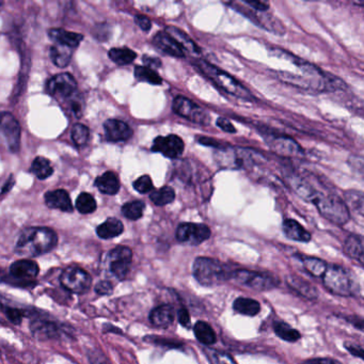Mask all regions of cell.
<instances>
[{"label": "cell", "instance_id": "6da1fadb", "mask_svg": "<svg viewBox=\"0 0 364 364\" xmlns=\"http://www.w3.org/2000/svg\"><path fill=\"white\" fill-rule=\"evenodd\" d=\"M58 242V236L48 228L34 227L24 230L15 245L18 256L34 258L48 254Z\"/></svg>", "mask_w": 364, "mask_h": 364}, {"label": "cell", "instance_id": "7a4b0ae2", "mask_svg": "<svg viewBox=\"0 0 364 364\" xmlns=\"http://www.w3.org/2000/svg\"><path fill=\"white\" fill-rule=\"evenodd\" d=\"M233 271L226 263L207 256L195 259L193 265V278L199 285L207 287L225 285L231 280Z\"/></svg>", "mask_w": 364, "mask_h": 364}, {"label": "cell", "instance_id": "3957f363", "mask_svg": "<svg viewBox=\"0 0 364 364\" xmlns=\"http://www.w3.org/2000/svg\"><path fill=\"white\" fill-rule=\"evenodd\" d=\"M356 278L349 269L341 265L328 264L322 277L323 285L333 295L351 297L357 295L360 290Z\"/></svg>", "mask_w": 364, "mask_h": 364}, {"label": "cell", "instance_id": "277c9868", "mask_svg": "<svg viewBox=\"0 0 364 364\" xmlns=\"http://www.w3.org/2000/svg\"><path fill=\"white\" fill-rule=\"evenodd\" d=\"M195 65L203 75L207 76L220 89L225 90L231 96L242 98V100H252L250 92L226 72L221 71V70L214 67L213 65L204 60L195 61Z\"/></svg>", "mask_w": 364, "mask_h": 364}, {"label": "cell", "instance_id": "5b68a950", "mask_svg": "<svg viewBox=\"0 0 364 364\" xmlns=\"http://www.w3.org/2000/svg\"><path fill=\"white\" fill-rule=\"evenodd\" d=\"M312 203L316 205L323 217L335 225H345L351 218L349 209H347L344 200L337 195L318 193Z\"/></svg>", "mask_w": 364, "mask_h": 364}, {"label": "cell", "instance_id": "8992f818", "mask_svg": "<svg viewBox=\"0 0 364 364\" xmlns=\"http://www.w3.org/2000/svg\"><path fill=\"white\" fill-rule=\"evenodd\" d=\"M230 281L240 287H249L259 292L271 291L280 285L279 280L268 273L248 269H234Z\"/></svg>", "mask_w": 364, "mask_h": 364}, {"label": "cell", "instance_id": "52a82bcc", "mask_svg": "<svg viewBox=\"0 0 364 364\" xmlns=\"http://www.w3.org/2000/svg\"><path fill=\"white\" fill-rule=\"evenodd\" d=\"M60 283L65 290L75 294L87 293L92 285V278L79 267H67L60 275Z\"/></svg>", "mask_w": 364, "mask_h": 364}, {"label": "cell", "instance_id": "ba28073f", "mask_svg": "<svg viewBox=\"0 0 364 364\" xmlns=\"http://www.w3.org/2000/svg\"><path fill=\"white\" fill-rule=\"evenodd\" d=\"M0 143L12 153H16L20 150V123L9 112L0 114Z\"/></svg>", "mask_w": 364, "mask_h": 364}, {"label": "cell", "instance_id": "9c48e42d", "mask_svg": "<svg viewBox=\"0 0 364 364\" xmlns=\"http://www.w3.org/2000/svg\"><path fill=\"white\" fill-rule=\"evenodd\" d=\"M133 251L125 246H118L107 256L109 271L119 280H124L131 271Z\"/></svg>", "mask_w": 364, "mask_h": 364}, {"label": "cell", "instance_id": "30bf717a", "mask_svg": "<svg viewBox=\"0 0 364 364\" xmlns=\"http://www.w3.org/2000/svg\"><path fill=\"white\" fill-rule=\"evenodd\" d=\"M174 112L182 118L200 125L209 124V116L204 109L184 96H176L172 104Z\"/></svg>", "mask_w": 364, "mask_h": 364}, {"label": "cell", "instance_id": "8fae6325", "mask_svg": "<svg viewBox=\"0 0 364 364\" xmlns=\"http://www.w3.org/2000/svg\"><path fill=\"white\" fill-rule=\"evenodd\" d=\"M211 235V230L207 226L202 223H191V222L181 223L176 231V238L178 242L193 245V246H198L207 242Z\"/></svg>", "mask_w": 364, "mask_h": 364}, {"label": "cell", "instance_id": "7c38bea8", "mask_svg": "<svg viewBox=\"0 0 364 364\" xmlns=\"http://www.w3.org/2000/svg\"><path fill=\"white\" fill-rule=\"evenodd\" d=\"M218 164L223 168L238 169L256 162L254 153L242 149H225L216 153Z\"/></svg>", "mask_w": 364, "mask_h": 364}, {"label": "cell", "instance_id": "4fadbf2b", "mask_svg": "<svg viewBox=\"0 0 364 364\" xmlns=\"http://www.w3.org/2000/svg\"><path fill=\"white\" fill-rule=\"evenodd\" d=\"M47 91L57 100H67L77 94V82L71 74L61 73L49 80Z\"/></svg>", "mask_w": 364, "mask_h": 364}, {"label": "cell", "instance_id": "5bb4252c", "mask_svg": "<svg viewBox=\"0 0 364 364\" xmlns=\"http://www.w3.org/2000/svg\"><path fill=\"white\" fill-rule=\"evenodd\" d=\"M184 143H183L182 138L176 135L166 136V137L156 138L154 140L153 147L152 150L154 152H160L164 157L178 158L181 154L184 151Z\"/></svg>", "mask_w": 364, "mask_h": 364}, {"label": "cell", "instance_id": "9a60e30c", "mask_svg": "<svg viewBox=\"0 0 364 364\" xmlns=\"http://www.w3.org/2000/svg\"><path fill=\"white\" fill-rule=\"evenodd\" d=\"M266 141L269 149L279 155L287 156V157L304 155V151L300 145L292 138L285 137V136L283 137L271 136V137L266 138Z\"/></svg>", "mask_w": 364, "mask_h": 364}, {"label": "cell", "instance_id": "2e32d148", "mask_svg": "<svg viewBox=\"0 0 364 364\" xmlns=\"http://www.w3.org/2000/svg\"><path fill=\"white\" fill-rule=\"evenodd\" d=\"M104 131L106 139L111 143L125 141L133 136V129L126 123L116 119L107 120L104 123Z\"/></svg>", "mask_w": 364, "mask_h": 364}, {"label": "cell", "instance_id": "e0dca14e", "mask_svg": "<svg viewBox=\"0 0 364 364\" xmlns=\"http://www.w3.org/2000/svg\"><path fill=\"white\" fill-rule=\"evenodd\" d=\"M153 45L167 55L176 57V58H184L185 57V49L181 46L180 43L176 39L172 38L166 32H160L155 34L153 38Z\"/></svg>", "mask_w": 364, "mask_h": 364}, {"label": "cell", "instance_id": "ac0fdd59", "mask_svg": "<svg viewBox=\"0 0 364 364\" xmlns=\"http://www.w3.org/2000/svg\"><path fill=\"white\" fill-rule=\"evenodd\" d=\"M10 275L15 280H20L22 282H26L28 280L34 279L39 275V265L32 260H20L12 263L10 266Z\"/></svg>", "mask_w": 364, "mask_h": 364}, {"label": "cell", "instance_id": "d6986e66", "mask_svg": "<svg viewBox=\"0 0 364 364\" xmlns=\"http://www.w3.org/2000/svg\"><path fill=\"white\" fill-rule=\"evenodd\" d=\"M176 318V310L171 304H162L152 310L149 320L154 327L167 328L169 327Z\"/></svg>", "mask_w": 364, "mask_h": 364}, {"label": "cell", "instance_id": "ffe728a7", "mask_svg": "<svg viewBox=\"0 0 364 364\" xmlns=\"http://www.w3.org/2000/svg\"><path fill=\"white\" fill-rule=\"evenodd\" d=\"M44 198L45 203L49 209H60V211L67 212V213L73 212V205H72L69 193L63 189L48 191V193H45Z\"/></svg>", "mask_w": 364, "mask_h": 364}, {"label": "cell", "instance_id": "44dd1931", "mask_svg": "<svg viewBox=\"0 0 364 364\" xmlns=\"http://www.w3.org/2000/svg\"><path fill=\"white\" fill-rule=\"evenodd\" d=\"M30 329H32V334L41 340L57 338L60 333V328L55 323L40 320V318L32 320Z\"/></svg>", "mask_w": 364, "mask_h": 364}, {"label": "cell", "instance_id": "7402d4cb", "mask_svg": "<svg viewBox=\"0 0 364 364\" xmlns=\"http://www.w3.org/2000/svg\"><path fill=\"white\" fill-rule=\"evenodd\" d=\"M343 251L351 260L357 261L360 265L364 263L363 238L357 234H351L345 240Z\"/></svg>", "mask_w": 364, "mask_h": 364}, {"label": "cell", "instance_id": "603a6c76", "mask_svg": "<svg viewBox=\"0 0 364 364\" xmlns=\"http://www.w3.org/2000/svg\"><path fill=\"white\" fill-rule=\"evenodd\" d=\"M48 37L55 44L63 45L72 49L78 47L80 42L84 40L82 34L67 32L65 30H49Z\"/></svg>", "mask_w": 364, "mask_h": 364}, {"label": "cell", "instance_id": "cb8c5ba5", "mask_svg": "<svg viewBox=\"0 0 364 364\" xmlns=\"http://www.w3.org/2000/svg\"><path fill=\"white\" fill-rule=\"evenodd\" d=\"M283 233L289 240L295 242H308L311 240V234L306 231L299 222L294 219L285 220L282 225Z\"/></svg>", "mask_w": 364, "mask_h": 364}, {"label": "cell", "instance_id": "d4e9b609", "mask_svg": "<svg viewBox=\"0 0 364 364\" xmlns=\"http://www.w3.org/2000/svg\"><path fill=\"white\" fill-rule=\"evenodd\" d=\"M287 282L292 290L304 296V298L309 300H316L318 298V292L316 287H312L310 283L306 282L301 278L297 275H290L287 278Z\"/></svg>", "mask_w": 364, "mask_h": 364}, {"label": "cell", "instance_id": "484cf974", "mask_svg": "<svg viewBox=\"0 0 364 364\" xmlns=\"http://www.w3.org/2000/svg\"><path fill=\"white\" fill-rule=\"evenodd\" d=\"M124 231V226L117 218H108L104 223L96 228V234L102 240L118 238Z\"/></svg>", "mask_w": 364, "mask_h": 364}, {"label": "cell", "instance_id": "4316f807", "mask_svg": "<svg viewBox=\"0 0 364 364\" xmlns=\"http://www.w3.org/2000/svg\"><path fill=\"white\" fill-rule=\"evenodd\" d=\"M96 186L98 190L105 195H117L120 190V181L116 174L111 171L105 172L102 176L96 178Z\"/></svg>", "mask_w": 364, "mask_h": 364}, {"label": "cell", "instance_id": "83f0119b", "mask_svg": "<svg viewBox=\"0 0 364 364\" xmlns=\"http://www.w3.org/2000/svg\"><path fill=\"white\" fill-rule=\"evenodd\" d=\"M193 332H195L197 340L201 344L205 345V347L212 346L217 342V335H216L215 331L212 328L211 325L203 320L195 323L193 326Z\"/></svg>", "mask_w": 364, "mask_h": 364}, {"label": "cell", "instance_id": "f1b7e54d", "mask_svg": "<svg viewBox=\"0 0 364 364\" xmlns=\"http://www.w3.org/2000/svg\"><path fill=\"white\" fill-rule=\"evenodd\" d=\"M233 310L236 313L245 316H256L260 313L261 304L258 300L251 298L238 297L234 300Z\"/></svg>", "mask_w": 364, "mask_h": 364}, {"label": "cell", "instance_id": "f546056e", "mask_svg": "<svg viewBox=\"0 0 364 364\" xmlns=\"http://www.w3.org/2000/svg\"><path fill=\"white\" fill-rule=\"evenodd\" d=\"M273 331H275L278 338L285 341V342L295 343L301 339L299 331L296 330L291 325L282 322V320H277L273 324Z\"/></svg>", "mask_w": 364, "mask_h": 364}, {"label": "cell", "instance_id": "4dcf8cb0", "mask_svg": "<svg viewBox=\"0 0 364 364\" xmlns=\"http://www.w3.org/2000/svg\"><path fill=\"white\" fill-rule=\"evenodd\" d=\"M300 262L302 263L304 271L316 278H322L328 266L324 260L314 256H300Z\"/></svg>", "mask_w": 364, "mask_h": 364}, {"label": "cell", "instance_id": "1f68e13d", "mask_svg": "<svg viewBox=\"0 0 364 364\" xmlns=\"http://www.w3.org/2000/svg\"><path fill=\"white\" fill-rule=\"evenodd\" d=\"M73 51L63 45L53 44L51 48V59L53 65L58 67H65L71 63Z\"/></svg>", "mask_w": 364, "mask_h": 364}, {"label": "cell", "instance_id": "d6a6232c", "mask_svg": "<svg viewBox=\"0 0 364 364\" xmlns=\"http://www.w3.org/2000/svg\"><path fill=\"white\" fill-rule=\"evenodd\" d=\"M109 58L119 65H126L133 63L137 57V53L127 47H118V48H111L109 51Z\"/></svg>", "mask_w": 364, "mask_h": 364}, {"label": "cell", "instance_id": "836d02e7", "mask_svg": "<svg viewBox=\"0 0 364 364\" xmlns=\"http://www.w3.org/2000/svg\"><path fill=\"white\" fill-rule=\"evenodd\" d=\"M30 171L37 176L39 180H46L53 174V168L51 162L47 158L39 156L32 162Z\"/></svg>", "mask_w": 364, "mask_h": 364}, {"label": "cell", "instance_id": "e575fe53", "mask_svg": "<svg viewBox=\"0 0 364 364\" xmlns=\"http://www.w3.org/2000/svg\"><path fill=\"white\" fill-rule=\"evenodd\" d=\"M150 199L157 207H164V205L174 202L176 199V193L171 187L164 186L158 190L153 191L150 195Z\"/></svg>", "mask_w": 364, "mask_h": 364}, {"label": "cell", "instance_id": "d590c367", "mask_svg": "<svg viewBox=\"0 0 364 364\" xmlns=\"http://www.w3.org/2000/svg\"><path fill=\"white\" fill-rule=\"evenodd\" d=\"M166 32L167 34H169L172 38L176 39L185 51H189L190 53H200L198 46H197L195 42H193V41L189 39V37L187 36L186 34H184L182 30H178L176 27L170 26L167 28Z\"/></svg>", "mask_w": 364, "mask_h": 364}, {"label": "cell", "instance_id": "8d00e7d4", "mask_svg": "<svg viewBox=\"0 0 364 364\" xmlns=\"http://www.w3.org/2000/svg\"><path fill=\"white\" fill-rule=\"evenodd\" d=\"M76 209L80 214H92L96 209V199L90 193H82L76 200Z\"/></svg>", "mask_w": 364, "mask_h": 364}, {"label": "cell", "instance_id": "74e56055", "mask_svg": "<svg viewBox=\"0 0 364 364\" xmlns=\"http://www.w3.org/2000/svg\"><path fill=\"white\" fill-rule=\"evenodd\" d=\"M135 76L140 82H149L152 85H162V79L154 70L148 67H136Z\"/></svg>", "mask_w": 364, "mask_h": 364}, {"label": "cell", "instance_id": "f35d334b", "mask_svg": "<svg viewBox=\"0 0 364 364\" xmlns=\"http://www.w3.org/2000/svg\"><path fill=\"white\" fill-rule=\"evenodd\" d=\"M145 204L143 201H131L122 207V213L127 219L138 220L143 217Z\"/></svg>", "mask_w": 364, "mask_h": 364}, {"label": "cell", "instance_id": "ab89813d", "mask_svg": "<svg viewBox=\"0 0 364 364\" xmlns=\"http://www.w3.org/2000/svg\"><path fill=\"white\" fill-rule=\"evenodd\" d=\"M90 131L86 125L77 124L74 125L72 129V139L77 147H84L87 145L89 141Z\"/></svg>", "mask_w": 364, "mask_h": 364}, {"label": "cell", "instance_id": "60d3db41", "mask_svg": "<svg viewBox=\"0 0 364 364\" xmlns=\"http://www.w3.org/2000/svg\"><path fill=\"white\" fill-rule=\"evenodd\" d=\"M345 204L347 209L351 207L353 211L359 212L360 215L363 213V195L360 191L351 190L345 193Z\"/></svg>", "mask_w": 364, "mask_h": 364}, {"label": "cell", "instance_id": "b9f144b4", "mask_svg": "<svg viewBox=\"0 0 364 364\" xmlns=\"http://www.w3.org/2000/svg\"><path fill=\"white\" fill-rule=\"evenodd\" d=\"M143 340H145V342L150 343V344L164 347V349H178L183 347V343L178 342V341L164 338V337H157V335H147Z\"/></svg>", "mask_w": 364, "mask_h": 364}, {"label": "cell", "instance_id": "7bdbcfd3", "mask_svg": "<svg viewBox=\"0 0 364 364\" xmlns=\"http://www.w3.org/2000/svg\"><path fill=\"white\" fill-rule=\"evenodd\" d=\"M204 353L212 364H236L229 353L204 347Z\"/></svg>", "mask_w": 364, "mask_h": 364}, {"label": "cell", "instance_id": "ee69618b", "mask_svg": "<svg viewBox=\"0 0 364 364\" xmlns=\"http://www.w3.org/2000/svg\"><path fill=\"white\" fill-rule=\"evenodd\" d=\"M67 105H69L67 109H69L71 115H73L75 118L79 119L82 117V110H84V100L79 98L77 93L72 96L69 100H67Z\"/></svg>", "mask_w": 364, "mask_h": 364}, {"label": "cell", "instance_id": "f6af8a7d", "mask_svg": "<svg viewBox=\"0 0 364 364\" xmlns=\"http://www.w3.org/2000/svg\"><path fill=\"white\" fill-rule=\"evenodd\" d=\"M134 188L140 193H148L153 190V182L149 176H140L138 180L134 182Z\"/></svg>", "mask_w": 364, "mask_h": 364}, {"label": "cell", "instance_id": "bcb514c9", "mask_svg": "<svg viewBox=\"0 0 364 364\" xmlns=\"http://www.w3.org/2000/svg\"><path fill=\"white\" fill-rule=\"evenodd\" d=\"M4 311H5L8 320L15 325H20L22 323V318L27 316L22 310L18 309V308H11V306H5Z\"/></svg>", "mask_w": 364, "mask_h": 364}, {"label": "cell", "instance_id": "7dc6e473", "mask_svg": "<svg viewBox=\"0 0 364 364\" xmlns=\"http://www.w3.org/2000/svg\"><path fill=\"white\" fill-rule=\"evenodd\" d=\"M96 292L98 295H110L114 292V285L107 280H103L96 285Z\"/></svg>", "mask_w": 364, "mask_h": 364}, {"label": "cell", "instance_id": "c3c4849f", "mask_svg": "<svg viewBox=\"0 0 364 364\" xmlns=\"http://www.w3.org/2000/svg\"><path fill=\"white\" fill-rule=\"evenodd\" d=\"M176 316H178V323H180L183 327H185V328H190L191 318L188 310L182 308V309L178 310Z\"/></svg>", "mask_w": 364, "mask_h": 364}, {"label": "cell", "instance_id": "681fc988", "mask_svg": "<svg viewBox=\"0 0 364 364\" xmlns=\"http://www.w3.org/2000/svg\"><path fill=\"white\" fill-rule=\"evenodd\" d=\"M344 347L355 357L359 358V359H363V347L361 345L356 344V343L345 342Z\"/></svg>", "mask_w": 364, "mask_h": 364}, {"label": "cell", "instance_id": "f907efd6", "mask_svg": "<svg viewBox=\"0 0 364 364\" xmlns=\"http://www.w3.org/2000/svg\"><path fill=\"white\" fill-rule=\"evenodd\" d=\"M136 24L140 27V30H143V32H149L151 30L152 22L147 16L145 15H137L135 18Z\"/></svg>", "mask_w": 364, "mask_h": 364}, {"label": "cell", "instance_id": "816d5d0a", "mask_svg": "<svg viewBox=\"0 0 364 364\" xmlns=\"http://www.w3.org/2000/svg\"><path fill=\"white\" fill-rule=\"evenodd\" d=\"M301 364H343L338 360L332 359V358H314V359L306 360Z\"/></svg>", "mask_w": 364, "mask_h": 364}, {"label": "cell", "instance_id": "f5cc1de1", "mask_svg": "<svg viewBox=\"0 0 364 364\" xmlns=\"http://www.w3.org/2000/svg\"><path fill=\"white\" fill-rule=\"evenodd\" d=\"M217 126L220 127L222 131H226V133H235L236 129L235 127L233 126L231 122L227 119L219 118L217 120Z\"/></svg>", "mask_w": 364, "mask_h": 364}, {"label": "cell", "instance_id": "db71d44e", "mask_svg": "<svg viewBox=\"0 0 364 364\" xmlns=\"http://www.w3.org/2000/svg\"><path fill=\"white\" fill-rule=\"evenodd\" d=\"M90 361H91V364H110L108 360L105 358V356L98 353V351H94L93 353L90 355Z\"/></svg>", "mask_w": 364, "mask_h": 364}, {"label": "cell", "instance_id": "11a10c76", "mask_svg": "<svg viewBox=\"0 0 364 364\" xmlns=\"http://www.w3.org/2000/svg\"><path fill=\"white\" fill-rule=\"evenodd\" d=\"M247 6H249L250 8H254V9L259 10V11H266L268 9V4L261 3V1H249V0H246L245 1Z\"/></svg>", "mask_w": 364, "mask_h": 364}, {"label": "cell", "instance_id": "9f6ffc18", "mask_svg": "<svg viewBox=\"0 0 364 364\" xmlns=\"http://www.w3.org/2000/svg\"><path fill=\"white\" fill-rule=\"evenodd\" d=\"M199 143H202L203 145H207V147H219V143H217V141H215V140L209 139V138L207 137H201L199 138Z\"/></svg>", "mask_w": 364, "mask_h": 364}, {"label": "cell", "instance_id": "6f0895ef", "mask_svg": "<svg viewBox=\"0 0 364 364\" xmlns=\"http://www.w3.org/2000/svg\"><path fill=\"white\" fill-rule=\"evenodd\" d=\"M145 63H147V65H151V67L150 69L153 70V67H160V61L158 60V59L155 58H148V57H145Z\"/></svg>", "mask_w": 364, "mask_h": 364}]
</instances>
